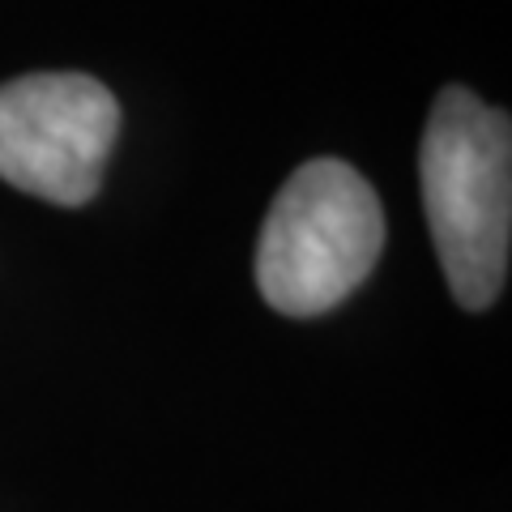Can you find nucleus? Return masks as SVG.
Masks as SVG:
<instances>
[{
	"label": "nucleus",
	"instance_id": "obj_2",
	"mask_svg": "<svg viewBox=\"0 0 512 512\" xmlns=\"http://www.w3.org/2000/svg\"><path fill=\"white\" fill-rule=\"evenodd\" d=\"M384 252V205L342 158H312L278 188L256 239V291L282 316H325Z\"/></svg>",
	"mask_w": 512,
	"mask_h": 512
},
{
	"label": "nucleus",
	"instance_id": "obj_3",
	"mask_svg": "<svg viewBox=\"0 0 512 512\" xmlns=\"http://www.w3.org/2000/svg\"><path fill=\"white\" fill-rule=\"evenodd\" d=\"M120 103L90 73H26L0 86V180L52 205L99 197Z\"/></svg>",
	"mask_w": 512,
	"mask_h": 512
},
{
	"label": "nucleus",
	"instance_id": "obj_1",
	"mask_svg": "<svg viewBox=\"0 0 512 512\" xmlns=\"http://www.w3.org/2000/svg\"><path fill=\"white\" fill-rule=\"evenodd\" d=\"M423 210L448 291L466 312L491 308L512 244V120L470 86H444L419 146Z\"/></svg>",
	"mask_w": 512,
	"mask_h": 512
}]
</instances>
